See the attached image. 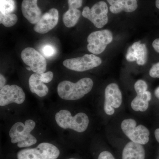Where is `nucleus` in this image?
Listing matches in <instances>:
<instances>
[{
    "instance_id": "obj_1",
    "label": "nucleus",
    "mask_w": 159,
    "mask_h": 159,
    "mask_svg": "<svg viewBox=\"0 0 159 159\" xmlns=\"http://www.w3.org/2000/svg\"><path fill=\"white\" fill-rule=\"evenodd\" d=\"M93 86V80L88 77L82 78L76 83L64 80L57 86V93L61 98L65 100H77L89 93Z\"/></svg>"
},
{
    "instance_id": "obj_2",
    "label": "nucleus",
    "mask_w": 159,
    "mask_h": 159,
    "mask_svg": "<svg viewBox=\"0 0 159 159\" xmlns=\"http://www.w3.org/2000/svg\"><path fill=\"white\" fill-rule=\"evenodd\" d=\"M35 125V122L31 119L26 120L25 123L21 122L15 123L9 132L11 143H17L19 148L28 147L36 144L37 139L31 134Z\"/></svg>"
},
{
    "instance_id": "obj_3",
    "label": "nucleus",
    "mask_w": 159,
    "mask_h": 159,
    "mask_svg": "<svg viewBox=\"0 0 159 159\" xmlns=\"http://www.w3.org/2000/svg\"><path fill=\"white\" fill-rule=\"evenodd\" d=\"M55 119L57 125L61 128L70 129L79 133L85 131L89 124L88 117L84 113H79L73 116L66 110H61L57 113Z\"/></svg>"
},
{
    "instance_id": "obj_4",
    "label": "nucleus",
    "mask_w": 159,
    "mask_h": 159,
    "mask_svg": "<svg viewBox=\"0 0 159 159\" xmlns=\"http://www.w3.org/2000/svg\"><path fill=\"white\" fill-rule=\"evenodd\" d=\"M60 155L58 148L48 142H43L36 148H25L17 154V159H57Z\"/></svg>"
},
{
    "instance_id": "obj_5",
    "label": "nucleus",
    "mask_w": 159,
    "mask_h": 159,
    "mask_svg": "<svg viewBox=\"0 0 159 159\" xmlns=\"http://www.w3.org/2000/svg\"><path fill=\"white\" fill-rule=\"evenodd\" d=\"M136 125L137 122L134 119H125L122 122L121 128L131 142L142 145H145L149 141V131L143 125Z\"/></svg>"
},
{
    "instance_id": "obj_6",
    "label": "nucleus",
    "mask_w": 159,
    "mask_h": 159,
    "mask_svg": "<svg viewBox=\"0 0 159 159\" xmlns=\"http://www.w3.org/2000/svg\"><path fill=\"white\" fill-rule=\"evenodd\" d=\"M108 11L107 4L100 1L94 4L91 9L86 6L84 8L82 15L83 17L93 23L95 27L101 29L108 22Z\"/></svg>"
},
{
    "instance_id": "obj_7",
    "label": "nucleus",
    "mask_w": 159,
    "mask_h": 159,
    "mask_svg": "<svg viewBox=\"0 0 159 159\" xmlns=\"http://www.w3.org/2000/svg\"><path fill=\"white\" fill-rule=\"evenodd\" d=\"M102 63V60L95 54H85L82 57L66 59L63 65L66 68L77 72L92 70L99 66Z\"/></svg>"
},
{
    "instance_id": "obj_8",
    "label": "nucleus",
    "mask_w": 159,
    "mask_h": 159,
    "mask_svg": "<svg viewBox=\"0 0 159 159\" xmlns=\"http://www.w3.org/2000/svg\"><path fill=\"white\" fill-rule=\"evenodd\" d=\"M112 40V33L110 30L94 31L88 37V44L87 47L90 52L97 55L102 53Z\"/></svg>"
},
{
    "instance_id": "obj_9",
    "label": "nucleus",
    "mask_w": 159,
    "mask_h": 159,
    "mask_svg": "<svg viewBox=\"0 0 159 159\" xmlns=\"http://www.w3.org/2000/svg\"><path fill=\"white\" fill-rule=\"evenodd\" d=\"M21 57L24 63L34 73L42 74L47 70L45 58L33 48H27L24 49L21 53Z\"/></svg>"
},
{
    "instance_id": "obj_10",
    "label": "nucleus",
    "mask_w": 159,
    "mask_h": 159,
    "mask_svg": "<svg viewBox=\"0 0 159 159\" xmlns=\"http://www.w3.org/2000/svg\"><path fill=\"white\" fill-rule=\"evenodd\" d=\"M25 94L22 89L16 84L6 85L0 90V106H5L11 103H23Z\"/></svg>"
},
{
    "instance_id": "obj_11",
    "label": "nucleus",
    "mask_w": 159,
    "mask_h": 159,
    "mask_svg": "<svg viewBox=\"0 0 159 159\" xmlns=\"http://www.w3.org/2000/svg\"><path fill=\"white\" fill-rule=\"evenodd\" d=\"M122 102V94L119 86L116 83L108 84L105 90L104 110L109 116L115 113L114 108L120 107Z\"/></svg>"
},
{
    "instance_id": "obj_12",
    "label": "nucleus",
    "mask_w": 159,
    "mask_h": 159,
    "mask_svg": "<svg viewBox=\"0 0 159 159\" xmlns=\"http://www.w3.org/2000/svg\"><path fill=\"white\" fill-rule=\"evenodd\" d=\"M59 20V12L55 8L44 13L34 25V30L39 34H46L55 28Z\"/></svg>"
},
{
    "instance_id": "obj_13",
    "label": "nucleus",
    "mask_w": 159,
    "mask_h": 159,
    "mask_svg": "<svg viewBox=\"0 0 159 159\" xmlns=\"http://www.w3.org/2000/svg\"><path fill=\"white\" fill-rule=\"evenodd\" d=\"M37 2L38 0H23L21 4L23 16L29 22L33 25H35L42 16Z\"/></svg>"
},
{
    "instance_id": "obj_14",
    "label": "nucleus",
    "mask_w": 159,
    "mask_h": 159,
    "mask_svg": "<svg viewBox=\"0 0 159 159\" xmlns=\"http://www.w3.org/2000/svg\"><path fill=\"white\" fill-rule=\"evenodd\" d=\"M147 49L145 44L140 42L134 43L129 47L126 55V60L128 61H137L139 65H145L147 60Z\"/></svg>"
},
{
    "instance_id": "obj_15",
    "label": "nucleus",
    "mask_w": 159,
    "mask_h": 159,
    "mask_svg": "<svg viewBox=\"0 0 159 159\" xmlns=\"http://www.w3.org/2000/svg\"><path fill=\"white\" fill-rule=\"evenodd\" d=\"M110 5V10L114 14L121 11L132 12L138 8L137 0H107Z\"/></svg>"
},
{
    "instance_id": "obj_16",
    "label": "nucleus",
    "mask_w": 159,
    "mask_h": 159,
    "mask_svg": "<svg viewBox=\"0 0 159 159\" xmlns=\"http://www.w3.org/2000/svg\"><path fill=\"white\" fill-rule=\"evenodd\" d=\"M145 158L143 146L133 142L127 143L122 151V159H145Z\"/></svg>"
},
{
    "instance_id": "obj_17",
    "label": "nucleus",
    "mask_w": 159,
    "mask_h": 159,
    "mask_svg": "<svg viewBox=\"0 0 159 159\" xmlns=\"http://www.w3.org/2000/svg\"><path fill=\"white\" fill-rule=\"evenodd\" d=\"M29 86L30 91L39 97H44L48 94L49 89L40 79V74H32L29 78Z\"/></svg>"
},
{
    "instance_id": "obj_18",
    "label": "nucleus",
    "mask_w": 159,
    "mask_h": 159,
    "mask_svg": "<svg viewBox=\"0 0 159 159\" xmlns=\"http://www.w3.org/2000/svg\"><path fill=\"white\" fill-rule=\"evenodd\" d=\"M135 98L131 103V107L136 111L144 112L148 109L149 101L151 99V94L148 91L137 93Z\"/></svg>"
},
{
    "instance_id": "obj_19",
    "label": "nucleus",
    "mask_w": 159,
    "mask_h": 159,
    "mask_svg": "<svg viewBox=\"0 0 159 159\" xmlns=\"http://www.w3.org/2000/svg\"><path fill=\"white\" fill-rule=\"evenodd\" d=\"M69 9L63 16V21L67 28H70L76 25L81 15V11L76 6L68 5Z\"/></svg>"
},
{
    "instance_id": "obj_20",
    "label": "nucleus",
    "mask_w": 159,
    "mask_h": 159,
    "mask_svg": "<svg viewBox=\"0 0 159 159\" xmlns=\"http://www.w3.org/2000/svg\"><path fill=\"white\" fill-rule=\"evenodd\" d=\"M18 17L13 13L2 14L0 13V23L7 28L14 26L17 23Z\"/></svg>"
},
{
    "instance_id": "obj_21",
    "label": "nucleus",
    "mask_w": 159,
    "mask_h": 159,
    "mask_svg": "<svg viewBox=\"0 0 159 159\" xmlns=\"http://www.w3.org/2000/svg\"><path fill=\"white\" fill-rule=\"evenodd\" d=\"M15 8L14 0H0V13L4 14L11 13Z\"/></svg>"
},
{
    "instance_id": "obj_22",
    "label": "nucleus",
    "mask_w": 159,
    "mask_h": 159,
    "mask_svg": "<svg viewBox=\"0 0 159 159\" xmlns=\"http://www.w3.org/2000/svg\"><path fill=\"white\" fill-rule=\"evenodd\" d=\"M134 87L137 93H142V92L147 91L148 85L144 80H139L135 83Z\"/></svg>"
},
{
    "instance_id": "obj_23",
    "label": "nucleus",
    "mask_w": 159,
    "mask_h": 159,
    "mask_svg": "<svg viewBox=\"0 0 159 159\" xmlns=\"http://www.w3.org/2000/svg\"><path fill=\"white\" fill-rule=\"evenodd\" d=\"M43 52L46 57H51L54 55L56 53V50L53 46L48 45L44 46Z\"/></svg>"
},
{
    "instance_id": "obj_24",
    "label": "nucleus",
    "mask_w": 159,
    "mask_h": 159,
    "mask_svg": "<svg viewBox=\"0 0 159 159\" xmlns=\"http://www.w3.org/2000/svg\"><path fill=\"white\" fill-rule=\"evenodd\" d=\"M53 77H54V74L51 71L40 74V79L44 83H48L51 82L53 79Z\"/></svg>"
},
{
    "instance_id": "obj_25",
    "label": "nucleus",
    "mask_w": 159,
    "mask_h": 159,
    "mask_svg": "<svg viewBox=\"0 0 159 159\" xmlns=\"http://www.w3.org/2000/svg\"><path fill=\"white\" fill-rule=\"evenodd\" d=\"M149 75L153 78H159V62L154 65L150 69Z\"/></svg>"
},
{
    "instance_id": "obj_26",
    "label": "nucleus",
    "mask_w": 159,
    "mask_h": 159,
    "mask_svg": "<svg viewBox=\"0 0 159 159\" xmlns=\"http://www.w3.org/2000/svg\"><path fill=\"white\" fill-rule=\"evenodd\" d=\"M98 159H115L113 156L108 151H103L99 154Z\"/></svg>"
},
{
    "instance_id": "obj_27",
    "label": "nucleus",
    "mask_w": 159,
    "mask_h": 159,
    "mask_svg": "<svg viewBox=\"0 0 159 159\" xmlns=\"http://www.w3.org/2000/svg\"><path fill=\"white\" fill-rule=\"evenodd\" d=\"M152 45L155 51L159 53V39H157L154 40Z\"/></svg>"
},
{
    "instance_id": "obj_28",
    "label": "nucleus",
    "mask_w": 159,
    "mask_h": 159,
    "mask_svg": "<svg viewBox=\"0 0 159 159\" xmlns=\"http://www.w3.org/2000/svg\"><path fill=\"white\" fill-rule=\"evenodd\" d=\"M6 80L5 77L2 75L0 74V88L2 89L5 86L6 84Z\"/></svg>"
},
{
    "instance_id": "obj_29",
    "label": "nucleus",
    "mask_w": 159,
    "mask_h": 159,
    "mask_svg": "<svg viewBox=\"0 0 159 159\" xmlns=\"http://www.w3.org/2000/svg\"><path fill=\"white\" fill-rule=\"evenodd\" d=\"M155 136L157 141L159 143V129H157L155 131Z\"/></svg>"
},
{
    "instance_id": "obj_30",
    "label": "nucleus",
    "mask_w": 159,
    "mask_h": 159,
    "mask_svg": "<svg viewBox=\"0 0 159 159\" xmlns=\"http://www.w3.org/2000/svg\"><path fill=\"white\" fill-rule=\"evenodd\" d=\"M155 95L156 97L159 99V87L157 88L155 91Z\"/></svg>"
},
{
    "instance_id": "obj_31",
    "label": "nucleus",
    "mask_w": 159,
    "mask_h": 159,
    "mask_svg": "<svg viewBox=\"0 0 159 159\" xmlns=\"http://www.w3.org/2000/svg\"><path fill=\"white\" fill-rule=\"evenodd\" d=\"M156 6L159 9V0H156Z\"/></svg>"
},
{
    "instance_id": "obj_32",
    "label": "nucleus",
    "mask_w": 159,
    "mask_h": 159,
    "mask_svg": "<svg viewBox=\"0 0 159 159\" xmlns=\"http://www.w3.org/2000/svg\"><path fill=\"white\" fill-rule=\"evenodd\" d=\"M26 69H27V70L29 71L31 70V69L30 68V67H26Z\"/></svg>"
},
{
    "instance_id": "obj_33",
    "label": "nucleus",
    "mask_w": 159,
    "mask_h": 159,
    "mask_svg": "<svg viewBox=\"0 0 159 159\" xmlns=\"http://www.w3.org/2000/svg\"><path fill=\"white\" fill-rule=\"evenodd\" d=\"M76 159L71 158V159Z\"/></svg>"
}]
</instances>
